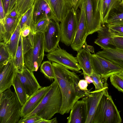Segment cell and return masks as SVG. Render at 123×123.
<instances>
[{"label":"cell","mask_w":123,"mask_h":123,"mask_svg":"<svg viewBox=\"0 0 123 123\" xmlns=\"http://www.w3.org/2000/svg\"><path fill=\"white\" fill-rule=\"evenodd\" d=\"M110 79L112 85L118 91L123 93V79L118 74L112 75Z\"/></svg>","instance_id":"obj_33"},{"label":"cell","mask_w":123,"mask_h":123,"mask_svg":"<svg viewBox=\"0 0 123 123\" xmlns=\"http://www.w3.org/2000/svg\"><path fill=\"white\" fill-rule=\"evenodd\" d=\"M107 88L102 97L94 117L93 123H120L119 112Z\"/></svg>","instance_id":"obj_4"},{"label":"cell","mask_w":123,"mask_h":123,"mask_svg":"<svg viewBox=\"0 0 123 123\" xmlns=\"http://www.w3.org/2000/svg\"><path fill=\"white\" fill-rule=\"evenodd\" d=\"M49 60L61 64L72 71L79 72L81 69L76 57L59 46L47 55Z\"/></svg>","instance_id":"obj_10"},{"label":"cell","mask_w":123,"mask_h":123,"mask_svg":"<svg viewBox=\"0 0 123 123\" xmlns=\"http://www.w3.org/2000/svg\"><path fill=\"white\" fill-rule=\"evenodd\" d=\"M50 85L42 87L39 89L27 100L22 106L21 111V117H24L33 111L38 105L49 90Z\"/></svg>","instance_id":"obj_17"},{"label":"cell","mask_w":123,"mask_h":123,"mask_svg":"<svg viewBox=\"0 0 123 123\" xmlns=\"http://www.w3.org/2000/svg\"><path fill=\"white\" fill-rule=\"evenodd\" d=\"M112 39L115 48L123 51V36H112Z\"/></svg>","instance_id":"obj_37"},{"label":"cell","mask_w":123,"mask_h":123,"mask_svg":"<svg viewBox=\"0 0 123 123\" xmlns=\"http://www.w3.org/2000/svg\"><path fill=\"white\" fill-rule=\"evenodd\" d=\"M51 9L52 19L61 22L73 7L72 0H45Z\"/></svg>","instance_id":"obj_15"},{"label":"cell","mask_w":123,"mask_h":123,"mask_svg":"<svg viewBox=\"0 0 123 123\" xmlns=\"http://www.w3.org/2000/svg\"><path fill=\"white\" fill-rule=\"evenodd\" d=\"M119 3L111 11L105 24L109 25H123V6Z\"/></svg>","instance_id":"obj_23"},{"label":"cell","mask_w":123,"mask_h":123,"mask_svg":"<svg viewBox=\"0 0 123 123\" xmlns=\"http://www.w3.org/2000/svg\"><path fill=\"white\" fill-rule=\"evenodd\" d=\"M33 5V19L35 25L42 20L52 19L50 9L45 0H35Z\"/></svg>","instance_id":"obj_20"},{"label":"cell","mask_w":123,"mask_h":123,"mask_svg":"<svg viewBox=\"0 0 123 123\" xmlns=\"http://www.w3.org/2000/svg\"><path fill=\"white\" fill-rule=\"evenodd\" d=\"M108 87L100 90L90 92L82 99L85 102L86 107L87 117L85 123H93L94 115L99 101Z\"/></svg>","instance_id":"obj_14"},{"label":"cell","mask_w":123,"mask_h":123,"mask_svg":"<svg viewBox=\"0 0 123 123\" xmlns=\"http://www.w3.org/2000/svg\"><path fill=\"white\" fill-rule=\"evenodd\" d=\"M44 49L43 33H37L34 35L33 47L24 55V65L32 72L37 71L43 59Z\"/></svg>","instance_id":"obj_5"},{"label":"cell","mask_w":123,"mask_h":123,"mask_svg":"<svg viewBox=\"0 0 123 123\" xmlns=\"http://www.w3.org/2000/svg\"><path fill=\"white\" fill-rule=\"evenodd\" d=\"M35 0H17L15 5L20 15H23L33 6Z\"/></svg>","instance_id":"obj_29"},{"label":"cell","mask_w":123,"mask_h":123,"mask_svg":"<svg viewBox=\"0 0 123 123\" xmlns=\"http://www.w3.org/2000/svg\"><path fill=\"white\" fill-rule=\"evenodd\" d=\"M12 58L6 44L3 42L0 43V66L6 64Z\"/></svg>","instance_id":"obj_30"},{"label":"cell","mask_w":123,"mask_h":123,"mask_svg":"<svg viewBox=\"0 0 123 123\" xmlns=\"http://www.w3.org/2000/svg\"><path fill=\"white\" fill-rule=\"evenodd\" d=\"M42 119L40 117L37 115H34L26 118L21 117L18 123H39Z\"/></svg>","instance_id":"obj_36"},{"label":"cell","mask_w":123,"mask_h":123,"mask_svg":"<svg viewBox=\"0 0 123 123\" xmlns=\"http://www.w3.org/2000/svg\"><path fill=\"white\" fill-rule=\"evenodd\" d=\"M13 86L22 105L23 106L27 99V97L25 91L17 75L14 78Z\"/></svg>","instance_id":"obj_28"},{"label":"cell","mask_w":123,"mask_h":123,"mask_svg":"<svg viewBox=\"0 0 123 123\" xmlns=\"http://www.w3.org/2000/svg\"><path fill=\"white\" fill-rule=\"evenodd\" d=\"M82 3L85 11L88 35L99 30L102 25L99 7V0H79Z\"/></svg>","instance_id":"obj_7"},{"label":"cell","mask_w":123,"mask_h":123,"mask_svg":"<svg viewBox=\"0 0 123 123\" xmlns=\"http://www.w3.org/2000/svg\"><path fill=\"white\" fill-rule=\"evenodd\" d=\"M93 81V84L94 85L95 90L97 91L108 87V84L105 82L101 77L94 71L90 76Z\"/></svg>","instance_id":"obj_32"},{"label":"cell","mask_w":123,"mask_h":123,"mask_svg":"<svg viewBox=\"0 0 123 123\" xmlns=\"http://www.w3.org/2000/svg\"><path fill=\"white\" fill-rule=\"evenodd\" d=\"M58 123L56 117L49 120H46L42 119L39 123Z\"/></svg>","instance_id":"obj_43"},{"label":"cell","mask_w":123,"mask_h":123,"mask_svg":"<svg viewBox=\"0 0 123 123\" xmlns=\"http://www.w3.org/2000/svg\"><path fill=\"white\" fill-rule=\"evenodd\" d=\"M87 117L86 104L84 101L78 100L71 108L67 118L68 123H85Z\"/></svg>","instance_id":"obj_18"},{"label":"cell","mask_w":123,"mask_h":123,"mask_svg":"<svg viewBox=\"0 0 123 123\" xmlns=\"http://www.w3.org/2000/svg\"><path fill=\"white\" fill-rule=\"evenodd\" d=\"M21 34V30L19 23L10 39L8 42L5 43L12 58H15Z\"/></svg>","instance_id":"obj_25"},{"label":"cell","mask_w":123,"mask_h":123,"mask_svg":"<svg viewBox=\"0 0 123 123\" xmlns=\"http://www.w3.org/2000/svg\"><path fill=\"white\" fill-rule=\"evenodd\" d=\"M17 0H10L7 14H8L12 8Z\"/></svg>","instance_id":"obj_44"},{"label":"cell","mask_w":123,"mask_h":123,"mask_svg":"<svg viewBox=\"0 0 123 123\" xmlns=\"http://www.w3.org/2000/svg\"><path fill=\"white\" fill-rule=\"evenodd\" d=\"M12 58L6 64L0 66V93L13 86L14 78L18 72Z\"/></svg>","instance_id":"obj_12"},{"label":"cell","mask_w":123,"mask_h":123,"mask_svg":"<svg viewBox=\"0 0 123 123\" xmlns=\"http://www.w3.org/2000/svg\"><path fill=\"white\" fill-rule=\"evenodd\" d=\"M107 25L109 31L112 36H123V25Z\"/></svg>","instance_id":"obj_35"},{"label":"cell","mask_w":123,"mask_h":123,"mask_svg":"<svg viewBox=\"0 0 123 123\" xmlns=\"http://www.w3.org/2000/svg\"><path fill=\"white\" fill-rule=\"evenodd\" d=\"M22 15L19 18L6 15L4 19L0 21V41L5 43L8 42L15 30Z\"/></svg>","instance_id":"obj_16"},{"label":"cell","mask_w":123,"mask_h":123,"mask_svg":"<svg viewBox=\"0 0 123 123\" xmlns=\"http://www.w3.org/2000/svg\"><path fill=\"white\" fill-rule=\"evenodd\" d=\"M78 85L80 88L82 90L85 91H90L87 89L88 83L85 79L80 80L78 83Z\"/></svg>","instance_id":"obj_38"},{"label":"cell","mask_w":123,"mask_h":123,"mask_svg":"<svg viewBox=\"0 0 123 123\" xmlns=\"http://www.w3.org/2000/svg\"><path fill=\"white\" fill-rule=\"evenodd\" d=\"M31 31V29L30 27H26L21 31V35L23 37H26L29 35Z\"/></svg>","instance_id":"obj_42"},{"label":"cell","mask_w":123,"mask_h":123,"mask_svg":"<svg viewBox=\"0 0 123 123\" xmlns=\"http://www.w3.org/2000/svg\"><path fill=\"white\" fill-rule=\"evenodd\" d=\"M49 20L44 19L37 23L35 25L33 32L35 34L39 32H43L45 29L49 24Z\"/></svg>","instance_id":"obj_34"},{"label":"cell","mask_w":123,"mask_h":123,"mask_svg":"<svg viewBox=\"0 0 123 123\" xmlns=\"http://www.w3.org/2000/svg\"><path fill=\"white\" fill-rule=\"evenodd\" d=\"M22 107L16 92L10 88L0 93V123H17Z\"/></svg>","instance_id":"obj_3"},{"label":"cell","mask_w":123,"mask_h":123,"mask_svg":"<svg viewBox=\"0 0 123 123\" xmlns=\"http://www.w3.org/2000/svg\"><path fill=\"white\" fill-rule=\"evenodd\" d=\"M79 9V22L75 37L71 46L72 49L78 52L86 42L88 35L86 16L84 9L81 2L78 0L75 6Z\"/></svg>","instance_id":"obj_9"},{"label":"cell","mask_w":123,"mask_h":123,"mask_svg":"<svg viewBox=\"0 0 123 123\" xmlns=\"http://www.w3.org/2000/svg\"><path fill=\"white\" fill-rule=\"evenodd\" d=\"M78 0H72L73 4V7L75 8L76 3Z\"/></svg>","instance_id":"obj_46"},{"label":"cell","mask_w":123,"mask_h":123,"mask_svg":"<svg viewBox=\"0 0 123 123\" xmlns=\"http://www.w3.org/2000/svg\"><path fill=\"white\" fill-rule=\"evenodd\" d=\"M84 77L85 79L87 81L88 84H90L91 83H93V81L90 76L86 74L85 73H83Z\"/></svg>","instance_id":"obj_45"},{"label":"cell","mask_w":123,"mask_h":123,"mask_svg":"<svg viewBox=\"0 0 123 123\" xmlns=\"http://www.w3.org/2000/svg\"><path fill=\"white\" fill-rule=\"evenodd\" d=\"M118 74L123 79V70H122L121 72Z\"/></svg>","instance_id":"obj_47"},{"label":"cell","mask_w":123,"mask_h":123,"mask_svg":"<svg viewBox=\"0 0 123 123\" xmlns=\"http://www.w3.org/2000/svg\"><path fill=\"white\" fill-rule=\"evenodd\" d=\"M34 5L22 15L19 24L21 31L25 28L30 27L33 32L35 25L33 19Z\"/></svg>","instance_id":"obj_27"},{"label":"cell","mask_w":123,"mask_h":123,"mask_svg":"<svg viewBox=\"0 0 123 123\" xmlns=\"http://www.w3.org/2000/svg\"><path fill=\"white\" fill-rule=\"evenodd\" d=\"M6 16L2 0H0V21L3 20Z\"/></svg>","instance_id":"obj_40"},{"label":"cell","mask_w":123,"mask_h":123,"mask_svg":"<svg viewBox=\"0 0 123 123\" xmlns=\"http://www.w3.org/2000/svg\"><path fill=\"white\" fill-rule=\"evenodd\" d=\"M79 9L73 7L67 12L61 22V42L67 46H71L74 40L79 22Z\"/></svg>","instance_id":"obj_6"},{"label":"cell","mask_w":123,"mask_h":123,"mask_svg":"<svg viewBox=\"0 0 123 123\" xmlns=\"http://www.w3.org/2000/svg\"><path fill=\"white\" fill-rule=\"evenodd\" d=\"M96 54L118 65L123 70V51L115 48L106 49Z\"/></svg>","instance_id":"obj_22"},{"label":"cell","mask_w":123,"mask_h":123,"mask_svg":"<svg viewBox=\"0 0 123 123\" xmlns=\"http://www.w3.org/2000/svg\"><path fill=\"white\" fill-rule=\"evenodd\" d=\"M91 61L94 71L106 82L111 75L123 70L118 65L96 54H92Z\"/></svg>","instance_id":"obj_8"},{"label":"cell","mask_w":123,"mask_h":123,"mask_svg":"<svg viewBox=\"0 0 123 123\" xmlns=\"http://www.w3.org/2000/svg\"><path fill=\"white\" fill-rule=\"evenodd\" d=\"M119 4L123 6V0H122Z\"/></svg>","instance_id":"obj_48"},{"label":"cell","mask_w":123,"mask_h":123,"mask_svg":"<svg viewBox=\"0 0 123 123\" xmlns=\"http://www.w3.org/2000/svg\"><path fill=\"white\" fill-rule=\"evenodd\" d=\"M25 55L24 48L22 44V37L21 34L19 39L18 44L14 58L15 65L18 72L22 73L24 65V56Z\"/></svg>","instance_id":"obj_26"},{"label":"cell","mask_w":123,"mask_h":123,"mask_svg":"<svg viewBox=\"0 0 123 123\" xmlns=\"http://www.w3.org/2000/svg\"><path fill=\"white\" fill-rule=\"evenodd\" d=\"M6 16L7 14L10 0H1Z\"/></svg>","instance_id":"obj_41"},{"label":"cell","mask_w":123,"mask_h":123,"mask_svg":"<svg viewBox=\"0 0 123 123\" xmlns=\"http://www.w3.org/2000/svg\"><path fill=\"white\" fill-rule=\"evenodd\" d=\"M84 44V47L78 52L76 57L83 73L90 76L94 72L91 61L92 54L86 42Z\"/></svg>","instance_id":"obj_19"},{"label":"cell","mask_w":123,"mask_h":123,"mask_svg":"<svg viewBox=\"0 0 123 123\" xmlns=\"http://www.w3.org/2000/svg\"><path fill=\"white\" fill-rule=\"evenodd\" d=\"M97 32V38L94 43L103 49L115 48L112 42V35L109 31L107 25H102L100 29Z\"/></svg>","instance_id":"obj_21"},{"label":"cell","mask_w":123,"mask_h":123,"mask_svg":"<svg viewBox=\"0 0 123 123\" xmlns=\"http://www.w3.org/2000/svg\"><path fill=\"white\" fill-rule=\"evenodd\" d=\"M51 61H47L43 62L40 66L41 72L45 77L50 80L54 79V71Z\"/></svg>","instance_id":"obj_31"},{"label":"cell","mask_w":123,"mask_h":123,"mask_svg":"<svg viewBox=\"0 0 123 123\" xmlns=\"http://www.w3.org/2000/svg\"><path fill=\"white\" fill-rule=\"evenodd\" d=\"M52 63L54 80L59 86L62 96V105L59 113L63 115L69 113L77 101L88 95L90 92L80 88L78 83L80 79L74 72L57 63L52 62Z\"/></svg>","instance_id":"obj_1"},{"label":"cell","mask_w":123,"mask_h":123,"mask_svg":"<svg viewBox=\"0 0 123 123\" xmlns=\"http://www.w3.org/2000/svg\"><path fill=\"white\" fill-rule=\"evenodd\" d=\"M121 1V0H99L102 25L105 24L111 11Z\"/></svg>","instance_id":"obj_24"},{"label":"cell","mask_w":123,"mask_h":123,"mask_svg":"<svg viewBox=\"0 0 123 123\" xmlns=\"http://www.w3.org/2000/svg\"><path fill=\"white\" fill-rule=\"evenodd\" d=\"M16 75L25 91L27 99L36 91L42 88L33 72L25 65L22 72H17Z\"/></svg>","instance_id":"obj_13"},{"label":"cell","mask_w":123,"mask_h":123,"mask_svg":"<svg viewBox=\"0 0 123 123\" xmlns=\"http://www.w3.org/2000/svg\"><path fill=\"white\" fill-rule=\"evenodd\" d=\"M7 15H8L10 16L15 18H19L21 16L15 5L10 12Z\"/></svg>","instance_id":"obj_39"},{"label":"cell","mask_w":123,"mask_h":123,"mask_svg":"<svg viewBox=\"0 0 123 123\" xmlns=\"http://www.w3.org/2000/svg\"><path fill=\"white\" fill-rule=\"evenodd\" d=\"M59 22L53 19L49 20L43 34L45 49L46 52L52 51L59 47L61 33Z\"/></svg>","instance_id":"obj_11"},{"label":"cell","mask_w":123,"mask_h":123,"mask_svg":"<svg viewBox=\"0 0 123 123\" xmlns=\"http://www.w3.org/2000/svg\"><path fill=\"white\" fill-rule=\"evenodd\" d=\"M50 85L49 90L37 106L31 112L22 117L37 115L43 119L49 120L56 113H59L62 101L61 92L55 80Z\"/></svg>","instance_id":"obj_2"}]
</instances>
